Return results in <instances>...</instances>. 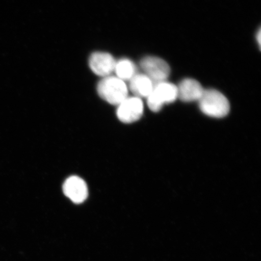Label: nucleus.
<instances>
[{"instance_id": "nucleus-7", "label": "nucleus", "mask_w": 261, "mask_h": 261, "mask_svg": "<svg viewBox=\"0 0 261 261\" xmlns=\"http://www.w3.org/2000/svg\"><path fill=\"white\" fill-rule=\"evenodd\" d=\"M116 62L112 55L105 52H96L89 59L90 67L98 76H109L114 71Z\"/></svg>"}, {"instance_id": "nucleus-10", "label": "nucleus", "mask_w": 261, "mask_h": 261, "mask_svg": "<svg viewBox=\"0 0 261 261\" xmlns=\"http://www.w3.org/2000/svg\"><path fill=\"white\" fill-rule=\"evenodd\" d=\"M114 71H116L117 77L123 81L130 80L136 75L135 64L126 59L116 62Z\"/></svg>"}, {"instance_id": "nucleus-6", "label": "nucleus", "mask_w": 261, "mask_h": 261, "mask_svg": "<svg viewBox=\"0 0 261 261\" xmlns=\"http://www.w3.org/2000/svg\"><path fill=\"white\" fill-rule=\"evenodd\" d=\"M63 192L67 198L76 204L83 203L89 195L86 181L77 176H71L65 181Z\"/></svg>"}, {"instance_id": "nucleus-3", "label": "nucleus", "mask_w": 261, "mask_h": 261, "mask_svg": "<svg viewBox=\"0 0 261 261\" xmlns=\"http://www.w3.org/2000/svg\"><path fill=\"white\" fill-rule=\"evenodd\" d=\"M177 98V87L164 81L154 85L151 93L147 97V103L150 110L158 112L165 104L174 102Z\"/></svg>"}, {"instance_id": "nucleus-5", "label": "nucleus", "mask_w": 261, "mask_h": 261, "mask_svg": "<svg viewBox=\"0 0 261 261\" xmlns=\"http://www.w3.org/2000/svg\"><path fill=\"white\" fill-rule=\"evenodd\" d=\"M143 113V103L138 97H127L118 106L117 116L120 122L132 123L138 121Z\"/></svg>"}, {"instance_id": "nucleus-1", "label": "nucleus", "mask_w": 261, "mask_h": 261, "mask_svg": "<svg viewBox=\"0 0 261 261\" xmlns=\"http://www.w3.org/2000/svg\"><path fill=\"white\" fill-rule=\"evenodd\" d=\"M198 101L201 112L208 116L222 118L229 113V102L224 94L216 90H204Z\"/></svg>"}, {"instance_id": "nucleus-9", "label": "nucleus", "mask_w": 261, "mask_h": 261, "mask_svg": "<svg viewBox=\"0 0 261 261\" xmlns=\"http://www.w3.org/2000/svg\"><path fill=\"white\" fill-rule=\"evenodd\" d=\"M155 84L145 74H136L130 80L129 89L138 97H148Z\"/></svg>"}, {"instance_id": "nucleus-2", "label": "nucleus", "mask_w": 261, "mask_h": 261, "mask_svg": "<svg viewBox=\"0 0 261 261\" xmlns=\"http://www.w3.org/2000/svg\"><path fill=\"white\" fill-rule=\"evenodd\" d=\"M97 92L102 99L114 106H119L128 97V89L125 82L117 77H104L98 84Z\"/></svg>"}, {"instance_id": "nucleus-4", "label": "nucleus", "mask_w": 261, "mask_h": 261, "mask_svg": "<svg viewBox=\"0 0 261 261\" xmlns=\"http://www.w3.org/2000/svg\"><path fill=\"white\" fill-rule=\"evenodd\" d=\"M140 65L147 76L155 84L166 81L170 74V67L162 59L147 57L140 62Z\"/></svg>"}, {"instance_id": "nucleus-8", "label": "nucleus", "mask_w": 261, "mask_h": 261, "mask_svg": "<svg viewBox=\"0 0 261 261\" xmlns=\"http://www.w3.org/2000/svg\"><path fill=\"white\" fill-rule=\"evenodd\" d=\"M177 87L178 98L187 102L198 101L204 91L200 83L193 79L182 80Z\"/></svg>"}]
</instances>
